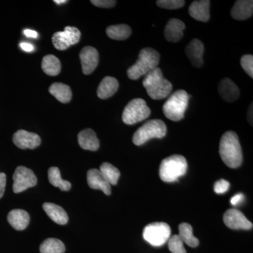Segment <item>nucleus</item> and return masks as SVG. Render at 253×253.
Instances as JSON below:
<instances>
[{"instance_id":"obj_1","label":"nucleus","mask_w":253,"mask_h":253,"mask_svg":"<svg viewBox=\"0 0 253 253\" xmlns=\"http://www.w3.org/2000/svg\"><path fill=\"white\" fill-rule=\"evenodd\" d=\"M219 154L223 162L230 168H237L243 162V153L237 134L228 131L221 136Z\"/></svg>"},{"instance_id":"obj_2","label":"nucleus","mask_w":253,"mask_h":253,"mask_svg":"<svg viewBox=\"0 0 253 253\" xmlns=\"http://www.w3.org/2000/svg\"><path fill=\"white\" fill-rule=\"evenodd\" d=\"M143 86L152 99H166L172 89V84L164 78L161 68H156L145 76Z\"/></svg>"},{"instance_id":"obj_3","label":"nucleus","mask_w":253,"mask_h":253,"mask_svg":"<svg viewBox=\"0 0 253 253\" xmlns=\"http://www.w3.org/2000/svg\"><path fill=\"white\" fill-rule=\"evenodd\" d=\"M160 58L159 53L153 48L146 47L141 49L136 62L126 71L128 78L136 81L141 76H146L158 67Z\"/></svg>"},{"instance_id":"obj_4","label":"nucleus","mask_w":253,"mask_h":253,"mask_svg":"<svg viewBox=\"0 0 253 253\" xmlns=\"http://www.w3.org/2000/svg\"><path fill=\"white\" fill-rule=\"evenodd\" d=\"M188 164L186 158L181 155H173L165 158L161 163L159 175L165 182H174L187 171Z\"/></svg>"},{"instance_id":"obj_5","label":"nucleus","mask_w":253,"mask_h":253,"mask_svg":"<svg viewBox=\"0 0 253 253\" xmlns=\"http://www.w3.org/2000/svg\"><path fill=\"white\" fill-rule=\"evenodd\" d=\"M188 104L189 95L186 91L179 89L174 91L163 105V113L171 121L174 122L181 121L184 118Z\"/></svg>"},{"instance_id":"obj_6","label":"nucleus","mask_w":253,"mask_h":253,"mask_svg":"<svg viewBox=\"0 0 253 253\" xmlns=\"http://www.w3.org/2000/svg\"><path fill=\"white\" fill-rule=\"evenodd\" d=\"M167 133V126L161 120H150L134 133L132 141L136 146H141L151 139H162Z\"/></svg>"},{"instance_id":"obj_7","label":"nucleus","mask_w":253,"mask_h":253,"mask_svg":"<svg viewBox=\"0 0 253 253\" xmlns=\"http://www.w3.org/2000/svg\"><path fill=\"white\" fill-rule=\"evenodd\" d=\"M150 114L151 109L146 101L141 98H136L126 104L123 113L122 119L126 125H134L147 119Z\"/></svg>"},{"instance_id":"obj_8","label":"nucleus","mask_w":253,"mask_h":253,"mask_svg":"<svg viewBox=\"0 0 253 253\" xmlns=\"http://www.w3.org/2000/svg\"><path fill=\"white\" fill-rule=\"evenodd\" d=\"M171 229L167 223L154 222L145 226L143 238L151 246H162L170 238Z\"/></svg>"},{"instance_id":"obj_9","label":"nucleus","mask_w":253,"mask_h":253,"mask_svg":"<svg viewBox=\"0 0 253 253\" xmlns=\"http://www.w3.org/2000/svg\"><path fill=\"white\" fill-rule=\"evenodd\" d=\"M13 191L15 194L23 192L29 188L36 186L38 179L32 169L24 166H18L13 175Z\"/></svg>"},{"instance_id":"obj_10","label":"nucleus","mask_w":253,"mask_h":253,"mask_svg":"<svg viewBox=\"0 0 253 253\" xmlns=\"http://www.w3.org/2000/svg\"><path fill=\"white\" fill-rule=\"evenodd\" d=\"M81 37V31L77 28L67 26L64 31L57 32L53 35L52 42L56 49L62 51L79 42Z\"/></svg>"},{"instance_id":"obj_11","label":"nucleus","mask_w":253,"mask_h":253,"mask_svg":"<svg viewBox=\"0 0 253 253\" xmlns=\"http://www.w3.org/2000/svg\"><path fill=\"white\" fill-rule=\"evenodd\" d=\"M223 219L226 226L231 229L251 230L253 228V223L237 209H229L226 211Z\"/></svg>"},{"instance_id":"obj_12","label":"nucleus","mask_w":253,"mask_h":253,"mask_svg":"<svg viewBox=\"0 0 253 253\" xmlns=\"http://www.w3.org/2000/svg\"><path fill=\"white\" fill-rule=\"evenodd\" d=\"M13 142L21 149H34L41 144V139L36 133L20 129L14 133Z\"/></svg>"},{"instance_id":"obj_13","label":"nucleus","mask_w":253,"mask_h":253,"mask_svg":"<svg viewBox=\"0 0 253 253\" xmlns=\"http://www.w3.org/2000/svg\"><path fill=\"white\" fill-rule=\"evenodd\" d=\"M83 72L84 75L91 74L97 67L99 63V52L92 46L83 48L80 53Z\"/></svg>"},{"instance_id":"obj_14","label":"nucleus","mask_w":253,"mask_h":253,"mask_svg":"<svg viewBox=\"0 0 253 253\" xmlns=\"http://www.w3.org/2000/svg\"><path fill=\"white\" fill-rule=\"evenodd\" d=\"M186 54L193 66L200 68L204 65V45L198 39L192 40L186 46Z\"/></svg>"},{"instance_id":"obj_15","label":"nucleus","mask_w":253,"mask_h":253,"mask_svg":"<svg viewBox=\"0 0 253 253\" xmlns=\"http://www.w3.org/2000/svg\"><path fill=\"white\" fill-rule=\"evenodd\" d=\"M218 91L221 99L226 102H234L239 99V88L229 78H224L218 84Z\"/></svg>"},{"instance_id":"obj_16","label":"nucleus","mask_w":253,"mask_h":253,"mask_svg":"<svg viewBox=\"0 0 253 253\" xmlns=\"http://www.w3.org/2000/svg\"><path fill=\"white\" fill-rule=\"evenodd\" d=\"M185 28V24L180 20L171 18L165 28V38L170 42H177L184 36V30Z\"/></svg>"},{"instance_id":"obj_17","label":"nucleus","mask_w":253,"mask_h":253,"mask_svg":"<svg viewBox=\"0 0 253 253\" xmlns=\"http://www.w3.org/2000/svg\"><path fill=\"white\" fill-rule=\"evenodd\" d=\"M88 185L93 189L101 190L105 194L111 195V186L102 175L99 169H91L86 174Z\"/></svg>"},{"instance_id":"obj_18","label":"nucleus","mask_w":253,"mask_h":253,"mask_svg":"<svg viewBox=\"0 0 253 253\" xmlns=\"http://www.w3.org/2000/svg\"><path fill=\"white\" fill-rule=\"evenodd\" d=\"M210 6L211 1L208 0L193 1L189 8V14L196 21L208 22L211 18Z\"/></svg>"},{"instance_id":"obj_19","label":"nucleus","mask_w":253,"mask_h":253,"mask_svg":"<svg viewBox=\"0 0 253 253\" xmlns=\"http://www.w3.org/2000/svg\"><path fill=\"white\" fill-rule=\"evenodd\" d=\"M253 1L252 0L236 1L231 10V17L238 21H245L253 16Z\"/></svg>"},{"instance_id":"obj_20","label":"nucleus","mask_w":253,"mask_h":253,"mask_svg":"<svg viewBox=\"0 0 253 253\" xmlns=\"http://www.w3.org/2000/svg\"><path fill=\"white\" fill-rule=\"evenodd\" d=\"M29 214L26 211L15 209L10 211L7 216V220L14 229L18 231L26 229L30 223Z\"/></svg>"},{"instance_id":"obj_21","label":"nucleus","mask_w":253,"mask_h":253,"mask_svg":"<svg viewBox=\"0 0 253 253\" xmlns=\"http://www.w3.org/2000/svg\"><path fill=\"white\" fill-rule=\"evenodd\" d=\"M78 143L82 149L96 151L99 148V141L91 129H85L78 134Z\"/></svg>"},{"instance_id":"obj_22","label":"nucleus","mask_w":253,"mask_h":253,"mask_svg":"<svg viewBox=\"0 0 253 253\" xmlns=\"http://www.w3.org/2000/svg\"><path fill=\"white\" fill-rule=\"evenodd\" d=\"M43 209L51 220L60 225H64L68 223V216L65 210L61 206L52 203L43 204Z\"/></svg>"},{"instance_id":"obj_23","label":"nucleus","mask_w":253,"mask_h":253,"mask_svg":"<svg viewBox=\"0 0 253 253\" xmlns=\"http://www.w3.org/2000/svg\"><path fill=\"white\" fill-rule=\"evenodd\" d=\"M118 86L119 83L117 79L110 76L105 77L98 86V97L101 99H109L117 91Z\"/></svg>"},{"instance_id":"obj_24","label":"nucleus","mask_w":253,"mask_h":253,"mask_svg":"<svg viewBox=\"0 0 253 253\" xmlns=\"http://www.w3.org/2000/svg\"><path fill=\"white\" fill-rule=\"evenodd\" d=\"M50 94L63 104H67L72 98L71 87L61 83H56L49 86Z\"/></svg>"},{"instance_id":"obj_25","label":"nucleus","mask_w":253,"mask_h":253,"mask_svg":"<svg viewBox=\"0 0 253 253\" xmlns=\"http://www.w3.org/2000/svg\"><path fill=\"white\" fill-rule=\"evenodd\" d=\"M42 68L46 75L56 76L61 72V63L54 55L49 54L44 56L42 62Z\"/></svg>"},{"instance_id":"obj_26","label":"nucleus","mask_w":253,"mask_h":253,"mask_svg":"<svg viewBox=\"0 0 253 253\" xmlns=\"http://www.w3.org/2000/svg\"><path fill=\"white\" fill-rule=\"evenodd\" d=\"M131 28L126 24L114 25L106 28V34L115 41H125L130 36Z\"/></svg>"},{"instance_id":"obj_27","label":"nucleus","mask_w":253,"mask_h":253,"mask_svg":"<svg viewBox=\"0 0 253 253\" xmlns=\"http://www.w3.org/2000/svg\"><path fill=\"white\" fill-rule=\"evenodd\" d=\"M48 177L50 184L55 187H59L61 191H68L71 189V182L62 179L61 172L58 168H50L48 170Z\"/></svg>"},{"instance_id":"obj_28","label":"nucleus","mask_w":253,"mask_h":253,"mask_svg":"<svg viewBox=\"0 0 253 253\" xmlns=\"http://www.w3.org/2000/svg\"><path fill=\"white\" fill-rule=\"evenodd\" d=\"M179 234H178L183 242L191 248L197 247L199 241L193 234L192 226L188 223H181L179 226Z\"/></svg>"},{"instance_id":"obj_29","label":"nucleus","mask_w":253,"mask_h":253,"mask_svg":"<svg viewBox=\"0 0 253 253\" xmlns=\"http://www.w3.org/2000/svg\"><path fill=\"white\" fill-rule=\"evenodd\" d=\"M99 170L110 185L117 184L118 179L121 176L119 169L114 167L111 163H104L100 166Z\"/></svg>"},{"instance_id":"obj_30","label":"nucleus","mask_w":253,"mask_h":253,"mask_svg":"<svg viewBox=\"0 0 253 253\" xmlns=\"http://www.w3.org/2000/svg\"><path fill=\"white\" fill-rule=\"evenodd\" d=\"M40 251L41 253H64L66 248L59 239L50 238L42 243Z\"/></svg>"},{"instance_id":"obj_31","label":"nucleus","mask_w":253,"mask_h":253,"mask_svg":"<svg viewBox=\"0 0 253 253\" xmlns=\"http://www.w3.org/2000/svg\"><path fill=\"white\" fill-rule=\"evenodd\" d=\"M168 249L172 253H186L184 242L179 235L170 236L168 241Z\"/></svg>"},{"instance_id":"obj_32","label":"nucleus","mask_w":253,"mask_h":253,"mask_svg":"<svg viewBox=\"0 0 253 253\" xmlns=\"http://www.w3.org/2000/svg\"><path fill=\"white\" fill-rule=\"evenodd\" d=\"M156 4L159 7L166 9H180L185 4V1L183 0H158Z\"/></svg>"},{"instance_id":"obj_33","label":"nucleus","mask_w":253,"mask_h":253,"mask_svg":"<svg viewBox=\"0 0 253 253\" xmlns=\"http://www.w3.org/2000/svg\"><path fill=\"white\" fill-rule=\"evenodd\" d=\"M241 65L245 72L251 78H253V55L246 54L241 57Z\"/></svg>"},{"instance_id":"obj_34","label":"nucleus","mask_w":253,"mask_h":253,"mask_svg":"<svg viewBox=\"0 0 253 253\" xmlns=\"http://www.w3.org/2000/svg\"><path fill=\"white\" fill-rule=\"evenodd\" d=\"M229 186H230V184H229V181L225 180V179H219L214 184V192L217 194H224L229 190Z\"/></svg>"},{"instance_id":"obj_35","label":"nucleus","mask_w":253,"mask_h":253,"mask_svg":"<svg viewBox=\"0 0 253 253\" xmlns=\"http://www.w3.org/2000/svg\"><path fill=\"white\" fill-rule=\"evenodd\" d=\"M91 3L94 6L101 8H112L116 4V1L112 0H92Z\"/></svg>"},{"instance_id":"obj_36","label":"nucleus","mask_w":253,"mask_h":253,"mask_svg":"<svg viewBox=\"0 0 253 253\" xmlns=\"http://www.w3.org/2000/svg\"><path fill=\"white\" fill-rule=\"evenodd\" d=\"M6 176L4 173H0V199L2 198L6 187Z\"/></svg>"},{"instance_id":"obj_37","label":"nucleus","mask_w":253,"mask_h":253,"mask_svg":"<svg viewBox=\"0 0 253 253\" xmlns=\"http://www.w3.org/2000/svg\"><path fill=\"white\" fill-rule=\"evenodd\" d=\"M244 199L245 197L244 194H238L231 198V204H232L233 206H237L241 204V203L244 201Z\"/></svg>"},{"instance_id":"obj_38","label":"nucleus","mask_w":253,"mask_h":253,"mask_svg":"<svg viewBox=\"0 0 253 253\" xmlns=\"http://www.w3.org/2000/svg\"><path fill=\"white\" fill-rule=\"evenodd\" d=\"M20 47L23 50V51H27V52H31L34 49V46L33 44H29V43L21 42L20 44Z\"/></svg>"},{"instance_id":"obj_39","label":"nucleus","mask_w":253,"mask_h":253,"mask_svg":"<svg viewBox=\"0 0 253 253\" xmlns=\"http://www.w3.org/2000/svg\"><path fill=\"white\" fill-rule=\"evenodd\" d=\"M23 33H24L25 36L28 37V38H38V34L36 31H32V30H25Z\"/></svg>"},{"instance_id":"obj_40","label":"nucleus","mask_w":253,"mask_h":253,"mask_svg":"<svg viewBox=\"0 0 253 253\" xmlns=\"http://www.w3.org/2000/svg\"><path fill=\"white\" fill-rule=\"evenodd\" d=\"M248 119H249L250 124L253 126V104H251L249 108V113H248Z\"/></svg>"},{"instance_id":"obj_41","label":"nucleus","mask_w":253,"mask_h":253,"mask_svg":"<svg viewBox=\"0 0 253 253\" xmlns=\"http://www.w3.org/2000/svg\"><path fill=\"white\" fill-rule=\"evenodd\" d=\"M54 1L55 3H56V4H60L67 2L68 1H66V0H54Z\"/></svg>"}]
</instances>
